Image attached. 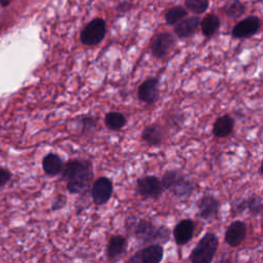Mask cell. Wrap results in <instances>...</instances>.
Here are the masks:
<instances>
[{"instance_id":"24","label":"cell","mask_w":263,"mask_h":263,"mask_svg":"<svg viewBox=\"0 0 263 263\" xmlns=\"http://www.w3.org/2000/svg\"><path fill=\"white\" fill-rule=\"evenodd\" d=\"M187 15V10L182 6H174L165 12V21L168 25H176Z\"/></svg>"},{"instance_id":"1","label":"cell","mask_w":263,"mask_h":263,"mask_svg":"<svg viewBox=\"0 0 263 263\" xmlns=\"http://www.w3.org/2000/svg\"><path fill=\"white\" fill-rule=\"evenodd\" d=\"M93 179V166L89 159L71 158L61 172V180L66 182V188L71 194L85 192Z\"/></svg>"},{"instance_id":"15","label":"cell","mask_w":263,"mask_h":263,"mask_svg":"<svg viewBox=\"0 0 263 263\" xmlns=\"http://www.w3.org/2000/svg\"><path fill=\"white\" fill-rule=\"evenodd\" d=\"M158 92V79L151 77L143 81L138 87V99L147 105H152L157 101Z\"/></svg>"},{"instance_id":"16","label":"cell","mask_w":263,"mask_h":263,"mask_svg":"<svg viewBox=\"0 0 263 263\" xmlns=\"http://www.w3.org/2000/svg\"><path fill=\"white\" fill-rule=\"evenodd\" d=\"M141 139L149 147H158L163 142L164 128L159 123L148 124L142 130Z\"/></svg>"},{"instance_id":"11","label":"cell","mask_w":263,"mask_h":263,"mask_svg":"<svg viewBox=\"0 0 263 263\" xmlns=\"http://www.w3.org/2000/svg\"><path fill=\"white\" fill-rule=\"evenodd\" d=\"M175 36L168 32H160L153 37L150 43V51L156 59H162L175 45Z\"/></svg>"},{"instance_id":"23","label":"cell","mask_w":263,"mask_h":263,"mask_svg":"<svg viewBox=\"0 0 263 263\" xmlns=\"http://www.w3.org/2000/svg\"><path fill=\"white\" fill-rule=\"evenodd\" d=\"M224 13L230 18L240 17L245 11V5L239 0H231L224 6Z\"/></svg>"},{"instance_id":"7","label":"cell","mask_w":263,"mask_h":263,"mask_svg":"<svg viewBox=\"0 0 263 263\" xmlns=\"http://www.w3.org/2000/svg\"><path fill=\"white\" fill-rule=\"evenodd\" d=\"M113 194L112 180L106 176H101L93 181L90 188V196L96 205L106 204Z\"/></svg>"},{"instance_id":"14","label":"cell","mask_w":263,"mask_h":263,"mask_svg":"<svg viewBox=\"0 0 263 263\" xmlns=\"http://www.w3.org/2000/svg\"><path fill=\"white\" fill-rule=\"evenodd\" d=\"M261 26L260 18L256 15H250L240 21L232 30L234 38H247L255 35Z\"/></svg>"},{"instance_id":"26","label":"cell","mask_w":263,"mask_h":263,"mask_svg":"<svg viewBox=\"0 0 263 263\" xmlns=\"http://www.w3.org/2000/svg\"><path fill=\"white\" fill-rule=\"evenodd\" d=\"M78 123H79V126L81 128V133L83 135H86V134L91 133L92 130H95L97 128L98 120L93 116L86 115V116L80 117L78 119Z\"/></svg>"},{"instance_id":"10","label":"cell","mask_w":263,"mask_h":263,"mask_svg":"<svg viewBox=\"0 0 263 263\" xmlns=\"http://www.w3.org/2000/svg\"><path fill=\"white\" fill-rule=\"evenodd\" d=\"M248 213L253 217H258L262 214V198L260 195L253 194L247 198L239 199L232 204L231 214L233 216Z\"/></svg>"},{"instance_id":"20","label":"cell","mask_w":263,"mask_h":263,"mask_svg":"<svg viewBox=\"0 0 263 263\" xmlns=\"http://www.w3.org/2000/svg\"><path fill=\"white\" fill-rule=\"evenodd\" d=\"M63 167H64V160L57 153L50 152L46 154L42 159V170L49 177H54L60 175Z\"/></svg>"},{"instance_id":"9","label":"cell","mask_w":263,"mask_h":263,"mask_svg":"<svg viewBox=\"0 0 263 263\" xmlns=\"http://www.w3.org/2000/svg\"><path fill=\"white\" fill-rule=\"evenodd\" d=\"M197 217L203 220H215L218 219L221 201L213 194L202 195L196 202Z\"/></svg>"},{"instance_id":"17","label":"cell","mask_w":263,"mask_h":263,"mask_svg":"<svg viewBox=\"0 0 263 263\" xmlns=\"http://www.w3.org/2000/svg\"><path fill=\"white\" fill-rule=\"evenodd\" d=\"M127 249V239L122 234L112 235L106 246V256L109 261H116Z\"/></svg>"},{"instance_id":"8","label":"cell","mask_w":263,"mask_h":263,"mask_svg":"<svg viewBox=\"0 0 263 263\" xmlns=\"http://www.w3.org/2000/svg\"><path fill=\"white\" fill-rule=\"evenodd\" d=\"M163 254L162 245H147L134 253L125 263H160L163 259Z\"/></svg>"},{"instance_id":"2","label":"cell","mask_w":263,"mask_h":263,"mask_svg":"<svg viewBox=\"0 0 263 263\" xmlns=\"http://www.w3.org/2000/svg\"><path fill=\"white\" fill-rule=\"evenodd\" d=\"M125 226L130 235L142 246L165 245L171 239L172 231L165 225H158L146 218L129 217Z\"/></svg>"},{"instance_id":"13","label":"cell","mask_w":263,"mask_h":263,"mask_svg":"<svg viewBox=\"0 0 263 263\" xmlns=\"http://www.w3.org/2000/svg\"><path fill=\"white\" fill-rule=\"evenodd\" d=\"M195 223L191 219H183L179 221L174 229L173 236L177 246H185L188 243L194 234Z\"/></svg>"},{"instance_id":"4","label":"cell","mask_w":263,"mask_h":263,"mask_svg":"<svg viewBox=\"0 0 263 263\" xmlns=\"http://www.w3.org/2000/svg\"><path fill=\"white\" fill-rule=\"evenodd\" d=\"M218 248V236L214 232H206L192 249L189 260L191 263H212Z\"/></svg>"},{"instance_id":"27","label":"cell","mask_w":263,"mask_h":263,"mask_svg":"<svg viewBox=\"0 0 263 263\" xmlns=\"http://www.w3.org/2000/svg\"><path fill=\"white\" fill-rule=\"evenodd\" d=\"M66 204H67V196L63 193H59L53 198V200L51 202V205H50V209L52 211H59V210L64 209L66 206Z\"/></svg>"},{"instance_id":"5","label":"cell","mask_w":263,"mask_h":263,"mask_svg":"<svg viewBox=\"0 0 263 263\" xmlns=\"http://www.w3.org/2000/svg\"><path fill=\"white\" fill-rule=\"evenodd\" d=\"M163 191L160 179L155 175L141 177L136 182V192L144 198L158 199Z\"/></svg>"},{"instance_id":"6","label":"cell","mask_w":263,"mask_h":263,"mask_svg":"<svg viewBox=\"0 0 263 263\" xmlns=\"http://www.w3.org/2000/svg\"><path fill=\"white\" fill-rule=\"evenodd\" d=\"M106 35V22L103 18H95L89 22L80 33V41L84 45H96Z\"/></svg>"},{"instance_id":"18","label":"cell","mask_w":263,"mask_h":263,"mask_svg":"<svg viewBox=\"0 0 263 263\" xmlns=\"http://www.w3.org/2000/svg\"><path fill=\"white\" fill-rule=\"evenodd\" d=\"M234 129V119L229 114H224L216 119L213 124L212 134L215 138L223 139L229 137Z\"/></svg>"},{"instance_id":"12","label":"cell","mask_w":263,"mask_h":263,"mask_svg":"<svg viewBox=\"0 0 263 263\" xmlns=\"http://www.w3.org/2000/svg\"><path fill=\"white\" fill-rule=\"evenodd\" d=\"M247 233V224L241 220H235L228 225L225 231V242L231 248H236L246 239Z\"/></svg>"},{"instance_id":"19","label":"cell","mask_w":263,"mask_h":263,"mask_svg":"<svg viewBox=\"0 0 263 263\" xmlns=\"http://www.w3.org/2000/svg\"><path fill=\"white\" fill-rule=\"evenodd\" d=\"M200 20L198 16H191L181 20L175 25L174 32L180 38H188L192 36L199 26Z\"/></svg>"},{"instance_id":"25","label":"cell","mask_w":263,"mask_h":263,"mask_svg":"<svg viewBox=\"0 0 263 263\" xmlns=\"http://www.w3.org/2000/svg\"><path fill=\"white\" fill-rule=\"evenodd\" d=\"M209 0H185V6L195 14L203 13L209 7Z\"/></svg>"},{"instance_id":"3","label":"cell","mask_w":263,"mask_h":263,"mask_svg":"<svg viewBox=\"0 0 263 263\" xmlns=\"http://www.w3.org/2000/svg\"><path fill=\"white\" fill-rule=\"evenodd\" d=\"M163 190L170 191L179 198L189 197L197 188V184L178 170H168L164 172L160 179Z\"/></svg>"},{"instance_id":"22","label":"cell","mask_w":263,"mask_h":263,"mask_svg":"<svg viewBox=\"0 0 263 263\" xmlns=\"http://www.w3.org/2000/svg\"><path fill=\"white\" fill-rule=\"evenodd\" d=\"M220 17L217 14L210 13L208 14L200 23L199 26L201 28V32L205 37H211L216 33V31L220 27Z\"/></svg>"},{"instance_id":"28","label":"cell","mask_w":263,"mask_h":263,"mask_svg":"<svg viewBox=\"0 0 263 263\" xmlns=\"http://www.w3.org/2000/svg\"><path fill=\"white\" fill-rule=\"evenodd\" d=\"M11 179V173L6 167L0 166V188L5 186Z\"/></svg>"},{"instance_id":"29","label":"cell","mask_w":263,"mask_h":263,"mask_svg":"<svg viewBox=\"0 0 263 263\" xmlns=\"http://www.w3.org/2000/svg\"><path fill=\"white\" fill-rule=\"evenodd\" d=\"M219 263H230V258H226V259H222Z\"/></svg>"},{"instance_id":"21","label":"cell","mask_w":263,"mask_h":263,"mask_svg":"<svg viewBox=\"0 0 263 263\" xmlns=\"http://www.w3.org/2000/svg\"><path fill=\"white\" fill-rule=\"evenodd\" d=\"M104 123L108 129L112 132H119L126 124V118L121 112L111 111L105 115Z\"/></svg>"}]
</instances>
